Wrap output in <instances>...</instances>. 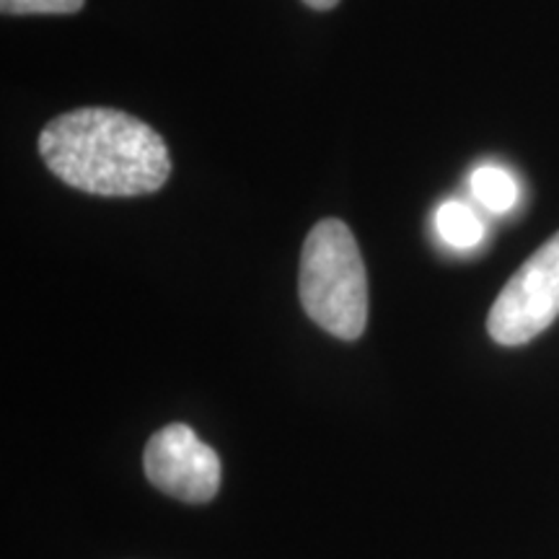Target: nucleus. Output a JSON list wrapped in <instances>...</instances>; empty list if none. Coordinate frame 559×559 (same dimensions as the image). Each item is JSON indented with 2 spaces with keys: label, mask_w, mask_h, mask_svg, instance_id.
<instances>
[{
  "label": "nucleus",
  "mask_w": 559,
  "mask_h": 559,
  "mask_svg": "<svg viewBox=\"0 0 559 559\" xmlns=\"http://www.w3.org/2000/svg\"><path fill=\"white\" fill-rule=\"evenodd\" d=\"M472 192L492 213H508L519 202V185L502 166H479L472 171Z\"/></svg>",
  "instance_id": "423d86ee"
},
{
  "label": "nucleus",
  "mask_w": 559,
  "mask_h": 559,
  "mask_svg": "<svg viewBox=\"0 0 559 559\" xmlns=\"http://www.w3.org/2000/svg\"><path fill=\"white\" fill-rule=\"evenodd\" d=\"M39 156L73 190L99 198L158 192L171 174L164 138L120 109H75L41 130Z\"/></svg>",
  "instance_id": "f257e3e1"
},
{
  "label": "nucleus",
  "mask_w": 559,
  "mask_h": 559,
  "mask_svg": "<svg viewBox=\"0 0 559 559\" xmlns=\"http://www.w3.org/2000/svg\"><path fill=\"white\" fill-rule=\"evenodd\" d=\"M438 234L453 249H474L485 239V226L477 213L464 202H443L436 215Z\"/></svg>",
  "instance_id": "39448f33"
},
{
  "label": "nucleus",
  "mask_w": 559,
  "mask_h": 559,
  "mask_svg": "<svg viewBox=\"0 0 559 559\" xmlns=\"http://www.w3.org/2000/svg\"><path fill=\"white\" fill-rule=\"evenodd\" d=\"M298 296L313 324L355 342L368 324V277L353 230L337 218L319 221L300 251Z\"/></svg>",
  "instance_id": "f03ea898"
},
{
  "label": "nucleus",
  "mask_w": 559,
  "mask_h": 559,
  "mask_svg": "<svg viewBox=\"0 0 559 559\" xmlns=\"http://www.w3.org/2000/svg\"><path fill=\"white\" fill-rule=\"evenodd\" d=\"M559 317V230L542 243L500 290L487 317V332L498 345L519 347Z\"/></svg>",
  "instance_id": "7ed1b4c3"
},
{
  "label": "nucleus",
  "mask_w": 559,
  "mask_h": 559,
  "mask_svg": "<svg viewBox=\"0 0 559 559\" xmlns=\"http://www.w3.org/2000/svg\"><path fill=\"white\" fill-rule=\"evenodd\" d=\"M306 5H309V9H313V11H330V9H334V5L340 3V0H304Z\"/></svg>",
  "instance_id": "6e6552de"
},
{
  "label": "nucleus",
  "mask_w": 559,
  "mask_h": 559,
  "mask_svg": "<svg viewBox=\"0 0 559 559\" xmlns=\"http://www.w3.org/2000/svg\"><path fill=\"white\" fill-rule=\"evenodd\" d=\"M145 477L153 487L185 502H207L218 495L221 459L190 425H166L145 445Z\"/></svg>",
  "instance_id": "20e7f679"
},
{
  "label": "nucleus",
  "mask_w": 559,
  "mask_h": 559,
  "mask_svg": "<svg viewBox=\"0 0 559 559\" xmlns=\"http://www.w3.org/2000/svg\"><path fill=\"white\" fill-rule=\"evenodd\" d=\"M83 0H0L5 16H26V13H75Z\"/></svg>",
  "instance_id": "0eeeda50"
}]
</instances>
